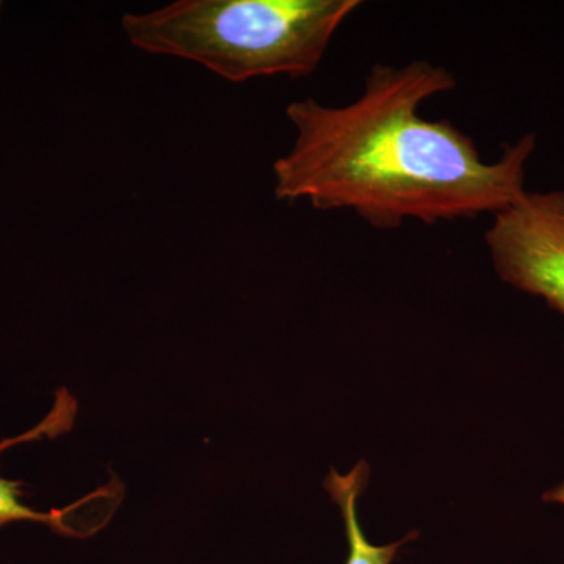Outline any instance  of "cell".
<instances>
[{
  "label": "cell",
  "instance_id": "cell-7",
  "mask_svg": "<svg viewBox=\"0 0 564 564\" xmlns=\"http://www.w3.org/2000/svg\"><path fill=\"white\" fill-rule=\"evenodd\" d=\"M544 502L564 505V484L549 489L543 496Z\"/></svg>",
  "mask_w": 564,
  "mask_h": 564
},
{
  "label": "cell",
  "instance_id": "cell-1",
  "mask_svg": "<svg viewBox=\"0 0 564 564\" xmlns=\"http://www.w3.org/2000/svg\"><path fill=\"white\" fill-rule=\"evenodd\" d=\"M447 68L425 61L372 66L364 91L345 106L306 98L285 109L291 151L273 163L274 196L317 210H350L378 229L499 214L525 191L536 135L525 133L486 162L451 121L419 115L454 90Z\"/></svg>",
  "mask_w": 564,
  "mask_h": 564
},
{
  "label": "cell",
  "instance_id": "cell-4",
  "mask_svg": "<svg viewBox=\"0 0 564 564\" xmlns=\"http://www.w3.org/2000/svg\"><path fill=\"white\" fill-rule=\"evenodd\" d=\"M369 481V466L359 462L348 474L329 470L325 489L343 514L347 533L348 556L345 564H393L404 545L414 541L417 533L411 532L395 543L378 545L370 543L358 518V499Z\"/></svg>",
  "mask_w": 564,
  "mask_h": 564
},
{
  "label": "cell",
  "instance_id": "cell-2",
  "mask_svg": "<svg viewBox=\"0 0 564 564\" xmlns=\"http://www.w3.org/2000/svg\"><path fill=\"white\" fill-rule=\"evenodd\" d=\"M359 0H177L128 13L129 43L198 63L229 82L311 76Z\"/></svg>",
  "mask_w": 564,
  "mask_h": 564
},
{
  "label": "cell",
  "instance_id": "cell-3",
  "mask_svg": "<svg viewBox=\"0 0 564 564\" xmlns=\"http://www.w3.org/2000/svg\"><path fill=\"white\" fill-rule=\"evenodd\" d=\"M494 272L564 315V191L525 192L485 234Z\"/></svg>",
  "mask_w": 564,
  "mask_h": 564
},
{
  "label": "cell",
  "instance_id": "cell-5",
  "mask_svg": "<svg viewBox=\"0 0 564 564\" xmlns=\"http://www.w3.org/2000/svg\"><path fill=\"white\" fill-rule=\"evenodd\" d=\"M21 481L7 480V478L0 477V529L3 525L11 524V522L33 521L50 525L55 532L62 534H74V530L66 522V516L70 513L73 508L79 507L87 499L66 508V510L40 513V511H35L21 502Z\"/></svg>",
  "mask_w": 564,
  "mask_h": 564
},
{
  "label": "cell",
  "instance_id": "cell-6",
  "mask_svg": "<svg viewBox=\"0 0 564 564\" xmlns=\"http://www.w3.org/2000/svg\"><path fill=\"white\" fill-rule=\"evenodd\" d=\"M74 415H76V410H74L73 404L62 399L55 400L51 414L47 415L43 422H40L35 429L21 434V436L13 437V440H7L0 443V454L6 452L7 448H10L11 445L29 443V441L40 440V437L43 436H55V434L65 432V430L69 429L70 423H73Z\"/></svg>",
  "mask_w": 564,
  "mask_h": 564
}]
</instances>
